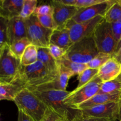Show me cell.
<instances>
[{
    "instance_id": "6da1fadb",
    "label": "cell",
    "mask_w": 121,
    "mask_h": 121,
    "mask_svg": "<svg viewBox=\"0 0 121 121\" xmlns=\"http://www.w3.org/2000/svg\"><path fill=\"white\" fill-rule=\"evenodd\" d=\"M57 74H49L43 65L38 60L30 66L21 65L17 75L11 83L17 84L24 88H32L50 81Z\"/></svg>"
},
{
    "instance_id": "7a4b0ae2",
    "label": "cell",
    "mask_w": 121,
    "mask_h": 121,
    "mask_svg": "<svg viewBox=\"0 0 121 121\" xmlns=\"http://www.w3.org/2000/svg\"><path fill=\"white\" fill-rule=\"evenodd\" d=\"M19 111H22L34 121H40L43 118L47 107L31 91L24 88L13 100Z\"/></svg>"
},
{
    "instance_id": "3957f363",
    "label": "cell",
    "mask_w": 121,
    "mask_h": 121,
    "mask_svg": "<svg viewBox=\"0 0 121 121\" xmlns=\"http://www.w3.org/2000/svg\"><path fill=\"white\" fill-rule=\"evenodd\" d=\"M39 98L47 107L50 108L63 117H70L74 118L77 113V110H72L65 106L63 101L70 92L67 91H30Z\"/></svg>"
},
{
    "instance_id": "277c9868",
    "label": "cell",
    "mask_w": 121,
    "mask_h": 121,
    "mask_svg": "<svg viewBox=\"0 0 121 121\" xmlns=\"http://www.w3.org/2000/svg\"><path fill=\"white\" fill-rule=\"evenodd\" d=\"M93 37L85 38L73 44L65 57L74 62L87 65L99 53Z\"/></svg>"
},
{
    "instance_id": "5b68a950",
    "label": "cell",
    "mask_w": 121,
    "mask_h": 121,
    "mask_svg": "<svg viewBox=\"0 0 121 121\" xmlns=\"http://www.w3.org/2000/svg\"><path fill=\"white\" fill-rule=\"evenodd\" d=\"M102 84V82L97 75L93 80L81 88L74 89L70 92L64 100V105L70 109L75 110L77 106L98 94Z\"/></svg>"
},
{
    "instance_id": "8992f818",
    "label": "cell",
    "mask_w": 121,
    "mask_h": 121,
    "mask_svg": "<svg viewBox=\"0 0 121 121\" xmlns=\"http://www.w3.org/2000/svg\"><path fill=\"white\" fill-rule=\"evenodd\" d=\"M27 38L37 48H48L53 30L44 27L36 15L33 14L26 19Z\"/></svg>"
},
{
    "instance_id": "52a82bcc",
    "label": "cell",
    "mask_w": 121,
    "mask_h": 121,
    "mask_svg": "<svg viewBox=\"0 0 121 121\" xmlns=\"http://www.w3.org/2000/svg\"><path fill=\"white\" fill-rule=\"evenodd\" d=\"M92 37L99 52L112 56L113 55L117 48V43L112 33L111 23L104 20L96 27Z\"/></svg>"
},
{
    "instance_id": "ba28073f",
    "label": "cell",
    "mask_w": 121,
    "mask_h": 121,
    "mask_svg": "<svg viewBox=\"0 0 121 121\" xmlns=\"http://www.w3.org/2000/svg\"><path fill=\"white\" fill-rule=\"evenodd\" d=\"M21 66V60L11 53L8 44H4L0 56V80L4 83H11Z\"/></svg>"
},
{
    "instance_id": "9c48e42d",
    "label": "cell",
    "mask_w": 121,
    "mask_h": 121,
    "mask_svg": "<svg viewBox=\"0 0 121 121\" xmlns=\"http://www.w3.org/2000/svg\"><path fill=\"white\" fill-rule=\"evenodd\" d=\"M112 0H106L99 4L87 8H79L75 15L66 24V28H69L76 23L85 22L94 18L98 16H105L111 4Z\"/></svg>"
},
{
    "instance_id": "30bf717a",
    "label": "cell",
    "mask_w": 121,
    "mask_h": 121,
    "mask_svg": "<svg viewBox=\"0 0 121 121\" xmlns=\"http://www.w3.org/2000/svg\"><path fill=\"white\" fill-rule=\"evenodd\" d=\"M119 102L107 103L78 111L85 117L106 119L111 121L117 120Z\"/></svg>"
},
{
    "instance_id": "8fae6325",
    "label": "cell",
    "mask_w": 121,
    "mask_h": 121,
    "mask_svg": "<svg viewBox=\"0 0 121 121\" xmlns=\"http://www.w3.org/2000/svg\"><path fill=\"white\" fill-rule=\"evenodd\" d=\"M104 20V17L100 15L89 21L73 24L68 28L72 42L74 43L85 38L92 37L96 27Z\"/></svg>"
},
{
    "instance_id": "7c38bea8",
    "label": "cell",
    "mask_w": 121,
    "mask_h": 121,
    "mask_svg": "<svg viewBox=\"0 0 121 121\" xmlns=\"http://www.w3.org/2000/svg\"><path fill=\"white\" fill-rule=\"evenodd\" d=\"M59 73L57 76L44 83L36 87L28 89L30 91L39 90V91H49V90H58V91H66L69 80L74 74L69 70L67 69L63 65L58 63Z\"/></svg>"
},
{
    "instance_id": "4fadbf2b",
    "label": "cell",
    "mask_w": 121,
    "mask_h": 121,
    "mask_svg": "<svg viewBox=\"0 0 121 121\" xmlns=\"http://www.w3.org/2000/svg\"><path fill=\"white\" fill-rule=\"evenodd\" d=\"M53 7V17L57 28H66L67 22L76 14L79 8L74 6H66L59 3L57 0L50 2Z\"/></svg>"
},
{
    "instance_id": "5bb4252c",
    "label": "cell",
    "mask_w": 121,
    "mask_h": 121,
    "mask_svg": "<svg viewBox=\"0 0 121 121\" xmlns=\"http://www.w3.org/2000/svg\"><path fill=\"white\" fill-rule=\"evenodd\" d=\"M8 44L11 45L15 41L24 38H27L26 20L20 16L15 17L8 20L7 24Z\"/></svg>"
},
{
    "instance_id": "9a60e30c",
    "label": "cell",
    "mask_w": 121,
    "mask_h": 121,
    "mask_svg": "<svg viewBox=\"0 0 121 121\" xmlns=\"http://www.w3.org/2000/svg\"><path fill=\"white\" fill-rule=\"evenodd\" d=\"M121 73V65L112 57L98 70V76L102 83L111 81Z\"/></svg>"
},
{
    "instance_id": "2e32d148",
    "label": "cell",
    "mask_w": 121,
    "mask_h": 121,
    "mask_svg": "<svg viewBox=\"0 0 121 121\" xmlns=\"http://www.w3.org/2000/svg\"><path fill=\"white\" fill-rule=\"evenodd\" d=\"M24 0H0V16L10 20L21 14Z\"/></svg>"
},
{
    "instance_id": "e0dca14e",
    "label": "cell",
    "mask_w": 121,
    "mask_h": 121,
    "mask_svg": "<svg viewBox=\"0 0 121 121\" xmlns=\"http://www.w3.org/2000/svg\"><path fill=\"white\" fill-rule=\"evenodd\" d=\"M121 100V94L100 93L93 96L85 102L77 106L75 110H82L96 105H102L110 102H119Z\"/></svg>"
},
{
    "instance_id": "ac0fdd59",
    "label": "cell",
    "mask_w": 121,
    "mask_h": 121,
    "mask_svg": "<svg viewBox=\"0 0 121 121\" xmlns=\"http://www.w3.org/2000/svg\"><path fill=\"white\" fill-rule=\"evenodd\" d=\"M50 43L67 50L73 45L70 39L69 30L67 28H56L52 32Z\"/></svg>"
},
{
    "instance_id": "d6986e66",
    "label": "cell",
    "mask_w": 121,
    "mask_h": 121,
    "mask_svg": "<svg viewBox=\"0 0 121 121\" xmlns=\"http://www.w3.org/2000/svg\"><path fill=\"white\" fill-rule=\"evenodd\" d=\"M38 60L44 66L49 74L56 75L59 72L57 60H56L50 53L48 48H37Z\"/></svg>"
},
{
    "instance_id": "ffe728a7",
    "label": "cell",
    "mask_w": 121,
    "mask_h": 121,
    "mask_svg": "<svg viewBox=\"0 0 121 121\" xmlns=\"http://www.w3.org/2000/svg\"><path fill=\"white\" fill-rule=\"evenodd\" d=\"M121 19V1L112 0L111 4L104 16V20L112 23Z\"/></svg>"
},
{
    "instance_id": "44dd1931",
    "label": "cell",
    "mask_w": 121,
    "mask_h": 121,
    "mask_svg": "<svg viewBox=\"0 0 121 121\" xmlns=\"http://www.w3.org/2000/svg\"><path fill=\"white\" fill-rule=\"evenodd\" d=\"M99 93L121 94V73L113 80L102 83Z\"/></svg>"
},
{
    "instance_id": "7402d4cb",
    "label": "cell",
    "mask_w": 121,
    "mask_h": 121,
    "mask_svg": "<svg viewBox=\"0 0 121 121\" xmlns=\"http://www.w3.org/2000/svg\"><path fill=\"white\" fill-rule=\"evenodd\" d=\"M24 89L17 84L10 83L0 85V95L7 98V100H13L18 93Z\"/></svg>"
},
{
    "instance_id": "603a6c76",
    "label": "cell",
    "mask_w": 121,
    "mask_h": 121,
    "mask_svg": "<svg viewBox=\"0 0 121 121\" xmlns=\"http://www.w3.org/2000/svg\"><path fill=\"white\" fill-rule=\"evenodd\" d=\"M38 61L37 47L30 44L26 48L21 58L22 66H27L35 63Z\"/></svg>"
},
{
    "instance_id": "cb8c5ba5",
    "label": "cell",
    "mask_w": 121,
    "mask_h": 121,
    "mask_svg": "<svg viewBox=\"0 0 121 121\" xmlns=\"http://www.w3.org/2000/svg\"><path fill=\"white\" fill-rule=\"evenodd\" d=\"M57 62L60 65H63L64 67L69 70L71 72L73 73L74 75H75V74L79 75L82 72H83L85 69L88 68L87 65L86 64L74 62V61H72L69 59H66L65 57H63L62 59H60V60H57Z\"/></svg>"
},
{
    "instance_id": "d4e9b609",
    "label": "cell",
    "mask_w": 121,
    "mask_h": 121,
    "mask_svg": "<svg viewBox=\"0 0 121 121\" xmlns=\"http://www.w3.org/2000/svg\"><path fill=\"white\" fill-rule=\"evenodd\" d=\"M30 44H31V43L28 39V38L26 37L18 40L12 44L9 45V47L11 53L17 58L21 60V58L25 50Z\"/></svg>"
},
{
    "instance_id": "484cf974",
    "label": "cell",
    "mask_w": 121,
    "mask_h": 121,
    "mask_svg": "<svg viewBox=\"0 0 121 121\" xmlns=\"http://www.w3.org/2000/svg\"><path fill=\"white\" fill-rule=\"evenodd\" d=\"M98 73V70L87 68L78 75V85L74 89H78L93 80Z\"/></svg>"
},
{
    "instance_id": "4316f807",
    "label": "cell",
    "mask_w": 121,
    "mask_h": 121,
    "mask_svg": "<svg viewBox=\"0 0 121 121\" xmlns=\"http://www.w3.org/2000/svg\"><path fill=\"white\" fill-rule=\"evenodd\" d=\"M112 56L106 53L99 52L89 63L87 64L88 68L99 70L105 63L107 62Z\"/></svg>"
},
{
    "instance_id": "83f0119b",
    "label": "cell",
    "mask_w": 121,
    "mask_h": 121,
    "mask_svg": "<svg viewBox=\"0 0 121 121\" xmlns=\"http://www.w3.org/2000/svg\"><path fill=\"white\" fill-rule=\"evenodd\" d=\"M37 7V0H24L23 5L20 16L25 20L27 19L34 14Z\"/></svg>"
},
{
    "instance_id": "f1b7e54d",
    "label": "cell",
    "mask_w": 121,
    "mask_h": 121,
    "mask_svg": "<svg viewBox=\"0 0 121 121\" xmlns=\"http://www.w3.org/2000/svg\"><path fill=\"white\" fill-rule=\"evenodd\" d=\"M37 18L40 23L45 28L53 31L57 28L56 24L53 19V15L38 16Z\"/></svg>"
},
{
    "instance_id": "f546056e",
    "label": "cell",
    "mask_w": 121,
    "mask_h": 121,
    "mask_svg": "<svg viewBox=\"0 0 121 121\" xmlns=\"http://www.w3.org/2000/svg\"><path fill=\"white\" fill-rule=\"evenodd\" d=\"M48 51L52 55V56L56 60H59L62 59L65 56L67 50L64 48H61L56 45L50 44L48 47Z\"/></svg>"
},
{
    "instance_id": "4dcf8cb0",
    "label": "cell",
    "mask_w": 121,
    "mask_h": 121,
    "mask_svg": "<svg viewBox=\"0 0 121 121\" xmlns=\"http://www.w3.org/2000/svg\"><path fill=\"white\" fill-rule=\"evenodd\" d=\"M7 24L8 20L0 16V45L8 44Z\"/></svg>"
},
{
    "instance_id": "1f68e13d",
    "label": "cell",
    "mask_w": 121,
    "mask_h": 121,
    "mask_svg": "<svg viewBox=\"0 0 121 121\" xmlns=\"http://www.w3.org/2000/svg\"><path fill=\"white\" fill-rule=\"evenodd\" d=\"M65 118L61 117L53 109L48 107L44 116L40 121H63Z\"/></svg>"
},
{
    "instance_id": "d6a6232c",
    "label": "cell",
    "mask_w": 121,
    "mask_h": 121,
    "mask_svg": "<svg viewBox=\"0 0 121 121\" xmlns=\"http://www.w3.org/2000/svg\"><path fill=\"white\" fill-rule=\"evenodd\" d=\"M53 7L51 4H42L37 7L34 14L37 17L53 15Z\"/></svg>"
},
{
    "instance_id": "836d02e7",
    "label": "cell",
    "mask_w": 121,
    "mask_h": 121,
    "mask_svg": "<svg viewBox=\"0 0 121 121\" xmlns=\"http://www.w3.org/2000/svg\"><path fill=\"white\" fill-rule=\"evenodd\" d=\"M106 0H77L75 7L78 8H83L99 4Z\"/></svg>"
},
{
    "instance_id": "e575fe53",
    "label": "cell",
    "mask_w": 121,
    "mask_h": 121,
    "mask_svg": "<svg viewBox=\"0 0 121 121\" xmlns=\"http://www.w3.org/2000/svg\"><path fill=\"white\" fill-rule=\"evenodd\" d=\"M111 26L112 33L118 44L121 37V19L115 22L111 23Z\"/></svg>"
},
{
    "instance_id": "d590c367",
    "label": "cell",
    "mask_w": 121,
    "mask_h": 121,
    "mask_svg": "<svg viewBox=\"0 0 121 121\" xmlns=\"http://www.w3.org/2000/svg\"><path fill=\"white\" fill-rule=\"evenodd\" d=\"M77 117L78 118V121H112L111 120L106 119H100V118H89V117H83L80 112L77 110Z\"/></svg>"
},
{
    "instance_id": "8d00e7d4",
    "label": "cell",
    "mask_w": 121,
    "mask_h": 121,
    "mask_svg": "<svg viewBox=\"0 0 121 121\" xmlns=\"http://www.w3.org/2000/svg\"><path fill=\"white\" fill-rule=\"evenodd\" d=\"M18 121H34L31 118L26 115L24 112L18 110Z\"/></svg>"
},
{
    "instance_id": "74e56055",
    "label": "cell",
    "mask_w": 121,
    "mask_h": 121,
    "mask_svg": "<svg viewBox=\"0 0 121 121\" xmlns=\"http://www.w3.org/2000/svg\"><path fill=\"white\" fill-rule=\"evenodd\" d=\"M59 3L66 6H74L75 7L77 0H57Z\"/></svg>"
},
{
    "instance_id": "f35d334b",
    "label": "cell",
    "mask_w": 121,
    "mask_h": 121,
    "mask_svg": "<svg viewBox=\"0 0 121 121\" xmlns=\"http://www.w3.org/2000/svg\"><path fill=\"white\" fill-rule=\"evenodd\" d=\"M112 57L114 58L119 64L121 65V47L117 53H115L112 56Z\"/></svg>"
},
{
    "instance_id": "ab89813d",
    "label": "cell",
    "mask_w": 121,
    "mask_h": 121,
    "mask_svg": "<svg viewBox=\"0 0 121 121\" xmlns=\"http://www.w3.org/2000/svg\"><path fill=\"white\" fill-rule=\"evenodd\" d=\"M78 112V111H77ZM63 121H78V118L77 117V113L74 118H72L70 117H66L64 118Z\"/></svg>"
},
{
    "instance_id": "60d3db41",
    "label": "cell",
    "mask_w": 121,
    "mask_h": 121,
    "mask_svg": "<svg viewBox=\"0 0 121 121\" xmlns=\"http://www.w3.org/2000/svg\"><path fill=\"white\" fill-rule=\"evenodd\" d=\"M117 121H121V100L119 102V109H118V114Z\"/></svg>"
},
{
    "instance_id": "b9f144b4",
    "label": "cell",
    "mask_w": 121,
    "mask_h": 121,
    "mask_svg": "<svg viewBox=\"0 0 121 121\" xmlns=\"http://www.w3.org/2000/svg\"><path fill=\"white\" fill-rule=\"evenodd\" d=\"M121 47V39L119 41V42H118V44H117V48H116V50H115V53H117V52H118V50H119V48H120ZM114 53V54H115Z\"/></svg>"
},
{
    "instance_id": "7bdbcfd3",
    "label": "cell",
    "mask_w": 121,
    "mask_h": 121,
    "mask_svg": "<svg viewBox=\"0 0 121 121\" xmlns=\"http://www.w3.org/2000/svg\"><path fill=\"white\" fill-rule=\"evenodd\" d=\"M7 100V98H5V97H4L3 96H2L0 95V100Z\"/></svg>"
},
{
    "instance_id": "ee69618b",
    "label": "cell",
    "mask_w": 121,
    "mask_h": 121,
    "mask_svg": "<svg viewBox=\"0 0 121 121\" xmlns=\"http://www.w3.org/2000/svg\"><path fill=\"white\" fill-rule=\"evenodd\" d=\"M4 45H0V56H1V53H2V49H3V47Z\"/></svg>"
},
{
    "instance_id": "f6af8a7d",
    "label": "cell",
    "mask_w": 121,
    "mask_h": 121,
    "mask_svg": "<svg viewBox=\"0 0 121 121\" xmlns=\"http://www.w3.org/2000/svg\"><path fill=\"white\" fill-rule=\"evenodd\" d=\"M3 84H5V83H4V82H2L1 81V80H0V85H3Z\"/></svg>"
},
{
    "instance_id": "bcb514c9",
    "label": "cell",
    "mask_w": 121,
    "mask_h": 121,
    "mask_svg": "<svg viewBox=\"0 0 121 121\" xmlns=\"http://www.w3.org/2000/svg\"><path fill=\"white\" fill-rule=\"evenodd\" d=\"M118 121L117 120H113V121Z\"/></svg>"
}]
</instances>
